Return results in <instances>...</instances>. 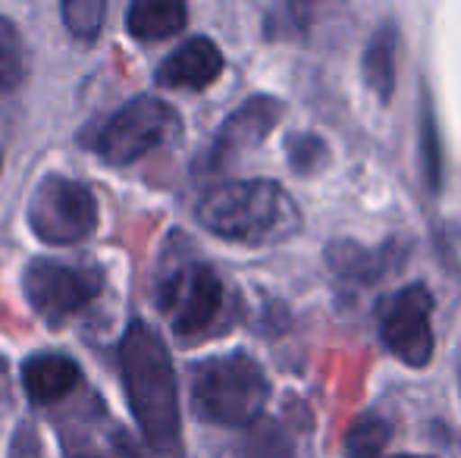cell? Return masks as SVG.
<instances>
[{
  "label": "cell",
  "mask_w": 461,
  "mask_h": 458,
  "mask_svg": "<svg viewBox=\"0 0 461 458\" xmlns=\"http://www.w3.org/2000/svg\"><path fill=\"white\" fill-rule=\"evenodd\" d=\"M120 367L129 405L148 446L160 458H183L176 373L164 339L135 320L120 343Z\"/></svg>",
  "instance_id": "6da1fadb"
},
{
  "label": "cell",
  "mask_w": 461,
  "mask_h": 458,
  "mask_svg": "<svg viewBox=\"0 0 461 458\" xmlns=\"http://www.w3.org/2000/svg\"><path fill=\"white\" fill-rule=\"evenodd\" d=\"M198 220L213 236L242 245H274L302 227L295 202L283 185L267 179H242L211 189L198 204Z\"/></svg>",
  "instance_id": "7a4b0ae2"
},
{
  "label": "cell",
  "mask_w": 461,
  "mask_h": 458,
  "mask_svg": "<svg viewBox=\"0 0 461 458\" xmlns=\"http://www.w3.org/2000/svg\"><path fill=\"white\" fill-rule=\"evenodd\" d=\"M267 377L245 352L201 361L192 371L194 415L223 427H245L267 402Z\"/></svg>",
  "instance_id": "3957f363"
},
{
  "label": "cell",
  "mask_w": 461,
  "mask_h": 458,
  "mask_svg": "<svg viewBox=\"0 0 461 458\" xmlns=\"http://www.w3.org/2000/svg\"><path fill=\"white\" fill-rule=\"evenodd\" d=\"M29 227L48 245H76L97 227V202L69 176H44L29 202Z\"/></svg>",
  "instance_id": "277c9868"
},
{
  "label": "cell",
  "mask_w": 461,
  "mask_h": 458,
  "mask_svg": "<svg viewBox=\"0 0 461 458\" xmlns=\"http://www.w3.org/2000/svg\"><path fill=\"white\" fill-rule=\"evenodd\" d=\"M179 129V116L170 104L158 98H135L120 107L101 129L97 154L107 164L126 166L132 160L145 157L148 151L170 141Z\"/></svg>",
  "instance_id": "5b68a950"
},
{
  "label": "cell",
  "mask_w": 461,
  "mask_h": 458,
  "mask_svg": "<svg viewBox=\"0 0 461 458\" xmlns=\"http://www.w3.org/2000/svg\"><path fill=\"white\" fill-rule=\"evenodd\" d=\"M101 286L104 276L95 267H73L48 257H38L25 267V295L38 318H44L48 324L69 320L101 292Z\"/></svg>",
  "instance_id": "8992f818"
},
{
  "label": "cell",
  "mask_w": 461,
  "mask_h": 458,
  "mask_svg": "<svg viewBox=\"0 0 461 458\" xmlns=\"http://www.w3.org/2000/svg\"><path fill=\"white\" fill-rule=\"evenodd\" d=\"M160 311L179 337H192L213 324L223 305V283L207 264H183L158 289Z\"/></svg>",
  "instance_id": "52a82bcc"
},
{
  "label": "cell",
  "mask_w": 461,
  "mask_h": 458,
  "mask_svg": "<svg viewBox=\"0 0 461 458\" xmlns=\"http://www.w3.org/2000/svg\"><path fill=\"white\" fill-rule=\"evenodd\" d=\"M433 299L427 286H405L383 299L380 305V339L399 361L420 367L433 355V330H430Z\"/></svg>",
  "instance_id": "ba28073f"
},
{
  "label": "cell",
  "mask_w": 461,
  "mask_h": 458,
  "mask_svg": "<svg viewBox=\"0 0 461 458\" xmlns=\"http://www.w3.org/2000/svg\"><path fill=\"white\" fill-rule=\"evenodd\" d=\"M279 116H283V104L276 98H251L249 104H242L220 129L217 141L211 148V166H223L236 154L261 145L270 135V129L276 126Z\"/></svg>",
  "instance_id": "9c48e42d"
},
{
  "label": "cell",
  "mask_w": 461,
  "mask_h": 458,
  "mask_svg": "<svg viewBox=\"0 0 461 458\" xmlns=\"http://www.w3.org/2000/svg\"><path fill=\"white\" fill-rule=\"evenodd\" d=\"M223 73V54L211 38H188L179 44L158 69V82L164 88H188L201 92Z\"/></svg>",
  "instance_id": "30bf717a"
},
{
  "label": "cell",
  "mask_w": 461,
  "mask_h": 458,
  "mask_svg": "<svg viewBox=\"0 0 461 458\" xmlns=\"http://www.w3.org/2000/svg\"><path fill=\"white\" fill-rule=\"evenodd\" d=\"M79 364L67 355L57 352H41L32 355L23 364V386L29 392L32 402L48 405V402H60L69 392L79 386Z\"/></svg>",
  "instance_id": "8fae6325"
},
{
  "label": "cell",
  "mask_w": 461,
  "mask_h": 458,
  "mask_svg": "<svg viewBox=\"0 0 461 458\" xmlns=\"http://www.w3.org/2000/svg\"><path fill=\"white\" fill-rule=\"evenodd\" d=\"M185 25V6L179 0H135L126 13V29L139 41H160Z\"/></svg>",
  "instance_id": "7c38bea8"
},
{
  "label": "cell",
  "mask_w": 461,
  "mask_h": 458,
  "mask_svg": "<svg viewBox=\"0 0 461 458\" xmlns=\"http://www.w3.org/2000/svg\"><path fill=\"white\" fill-rule=\"evenodd\" d=\"M395 50H399V25L383 22L365 48V82L386 104L395 88Z\"/></svg>",
  "instance_id": "4fadbf2b"
},
{
  "label": "cell",
  "mask_w": 461,
  "mask_h": 458,
  "mask_svg": "<svg viewBox=\"0 0 461 458\" xmlns=\"http://www.w3.org/2000/svg\"><path fill=\"white\" fill-rule=\"evenodd\" d=\"M393 245L386 248H358V245H330V264L339 276L348 280H380L389 267L395 264Z\"/></svg>",
  "instance_id": "5bb4252c"
},
{
  "label": "cell",
  "mask_w": 461,
  "mask_h": 458,
  "mask_svg": "<svg viewBox=\"0 0 461 458\" xmlns=\"http://www.w3.org/2000/svg\"><path fill=\"white\" fill-rule=\"evenodd\" d=\"M25 76V50L16 25L0 16V94L13 92Z\"/></svg>",
  "instance_id": "9a60e30c"
},
{
  "label": "cell",
  "mask_w": 461,
  "mask_h": 458,
  "mask_svg": "<svg viewBox=\"0 0 461 458\" xmlns=\"http://www.w3.org/2000/svg\"><path fill=\"white\" fill-rule=\"evenodd\" d=\"M236 458H295V453H292V443L285 440L283 430L267 421L249 430Z\"/></svg>",
  "instance_id": "2e32d148"
},
{
  "label": "cell",
  "mask_w": 461,
  "mask_h": 458,
  "mask_svg": "<svg viewBox=\"0 0 461 458\" xmlns=\"http://www.w3.org/2000/svg\"><path fill=\"white\" fill-rule=\"evenodd\" d=\"M389 424L380 418H365L358 421L346 436V455L348 458H380V453L389 443Z\"/></svg>",
  "instance_id": "e0dca14e"
},
{
  "label": "cell",
  "mask_w": 461,
  "mask_h": 458,
  "mask_svg": "<svg viewBox=\"0 0 461 458\" xmlns=\"http://www.w3.org/2000/svg\"><path fill=\"white\" fill-rule=\"evenodd\" d=\"M67 458H135V453L120 430H110L107 440L104 436H79V443L67 440Z\"/></svg>",
  "instance_id": "ac0fdd59"
},
{
  "label": "cell",
  "mask_w": 461,
  "mask_h": 458,
  "mask_svg": "<svg viewBox=\"0 0 461 458\" xmlns=\"http://www.w3.org/2000/svg\"><path fill=\"white\" fill-rule=\"evenodd\" d=\"M104 16H107V6L101 0H67L63 4V19H67L69 31L76 38H86V41H92L101 31Z\"/></svg>",
  "instance_id": "d6986e66"
},
{
  "label": "cell",
  "mask_w": 461,
  "mask_h": 458,
  "mask_svg": "<svg viewBox=\"0 0 461 458\" xmlns=\"http://www.w3.org/2000/svg\"><path fill=\"white\" fill-rule=\"evenodd\" d=\"M420 157H424V173L430 189H439V176H443V157H439V141H437V122H433L430 104L424 107L420 116Z\"/></svg>",
  "instance_id": "ffe728a7"
},
{
  "label": "cell",
  "mask_w": 461,
  "mask_h": 458,
  "mask_svg": "<svg viewBox=\"0 0 461 458\" xmlns=\"http://www.w3.org/2000/svg\"><path fill=\"white\" fill-rule=\"evenodd\" d=\"M289 164L295 166L298 173H317L323 164H327V145H323L317 135H295L289 141Z\"/></svg>",
  "instance_id": "44dd1931"
},
{
  "label": "cell",
  "mask_w": 461,
  "mask_h": 458,
  "mask_svg": "<svg viewBox=\"0 0 461 458\" xmlns=\"http://www.w3.org/2000/svg\"><path fill=\"white\" fill-rule=\"evenodd\" d=\"M10 458H41V440H38V434L29 424L19 427L16 440H13V449H10Z\"/></svg>",
  "instance_id": "7402d4cb"
},
{
  "label": "cell",
  "mask_w": 461,
  "mask_h": 458,
  "mask_svg": "<svg viewBox=\"0 0 461 458\" xmlns=\"http://www.w3.org/2000/svg\"><path fill=\"white\" fill-rule=\"evenodd\" d=\"M399 458H414V455H399Z\"/></svg>",
  "instance_id": "603a6c76"
}]
</instances>
